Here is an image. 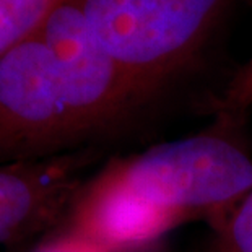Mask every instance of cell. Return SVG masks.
<instances>
[{"label":"cell","instance_id":"6da1fadb","mask_svg":"<svg viewBox=\"0 0 252 252\" xmlns=\"http://www.w3.org/2000/svg\"><path fill=\"white\" fill-rule=\"evenodd\" d=\"M90 33L150 96L202 47L228 0H78Z\"/></svg>","mask_w":252,"mask_h":252},{"label":"cell","instance_id":"7a4b0ae2","mask_svg":"<svg viewBox=\"0 0 252 252\" xmlns=\"http://www.w3.org/2000/svg\"><path fill=\"white\" fill-rule=\"evenodd\" d=\"M111 168L128 189L179 224L194 218L220 223L252 189L251 157L213 133L157 145Z\"/></svg>","mask_w":252,"mask_h":252},{"label":"cell","instance_id":"3957f363","mask_svg":"<svg viewBox=\"0 0 252 252\" xmlns=\"http://www.w3.org/2000/svg\"><path fill=\"white\" fill-rule=\"evenodd\" d=\"M90 133L36 30L0 59V166L39 161Z\"/></svg>","mask_w":252,"mask_h":252},{"label":"cell","instance_id":"277c9868","mask_svg":"<svg viewBox=\"0 0 252 252\" xmlns=\"http://www.w3.org/2000/svg\"><path fill=\"white\" fill-rule=\"evenodd\" d=\"M78 116L91 133L119 121L148 98L90 33L78 0H68L39 28Z\"/></svg>","mask_w":252,"mask_h":252},{"label":"cell","instance_id":"5b68a950","mask_svg":"<svg viewBox=\"0 0 252 252\" xmlns=\"http://www.w3.org/2000/svg\"><path fill=\"white\" fill-rule=\"evenodd\" d=\"M73 233L111 252H135L179 226L173 217L145 202L111 166L83 190L73 208Z\"/></svg>","mask_w":252,"mask_h":252},{"label":"cell","instance_id":"8992f818","mask_svg":"<svg viewBox=\"0 0 252 252\" xmlns=\"http://www.w3.org/2000/svg\"><path fill=\"white\" fill-rule=\"evenodd\" d=\"M75 159L0 166V244L33 233L73 194Z\"/></svg>","mask_w":252,"mask_h":252},{"label":"cell","instance_id":"52a82bcc","mask_svg":"<svg viewBox=\"0 0 252 252\" xmlns=\"http://www.w3.org/2000/svg\"><path fill=\"white\" fill-rule=\"evenodd\" d=\"M68 0H0V59Z\"/></svg>","mask_w":252,"mask_h":252},{"label":"cell","instance_id":"ba28073f","mask_svg":"<svg viewBox=\"0 0 252 252\" xmlns=\"http://www.w3.org/2000/svg\"><path fill=\"white\" fill-rule=\"evenodd\" d=\"M215 252H252V189L218 223Z\"/></svg>","mask_w":252,"mask_h":252},{"label":"cell","instance_id":"9c48e42d","mask_svg":"<svg viewBox=\"0 0 252 252\" xmlns=\"http://www.w3.org/2000/svg\"><path fill=\"white\" fill-rule=\"evenodd\" d=\"M249 104H252V62L229 85L223 106L228 111H241Z\"/></svg>","mask_w":252,"mask_h":252},{"label":"cell","instance_id":"30bf717a","mask_svg":"<svg viewBox=\"0 0 252 252\" xmlns=\"http://www.w3.org/2000/svg\"><path fill=\"white\" fill-rule=\"evenodd\" d=\"M33 252H111L98 243L91 241L78 233H70L67 236H61L54 241L42 244Z\"/></svg>","mask_w":252,"mask_h":252}]
</instances>
